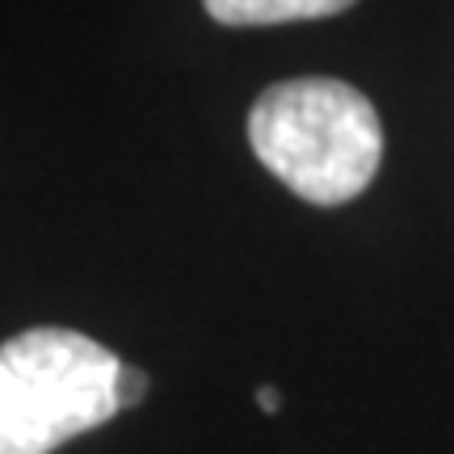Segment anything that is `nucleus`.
I'll list each match as a JSON object with an SVG mask.
<instances>
[{
    "label": "nucleus",
    "instance_id": "nucleus-1",
    "mask_svg": "<svg viewBox=\"0 0 454 454\" xmlns=\"http://www.w3.org/2000/svg\"><path fill=\"white\" fill-rule=\"evenodd\" d=\"M257 160L311 207H340L379 173L383 127L354 84L303 76L270 84L248 114Z\"/></svg>",
    "mask_w": 454,
    "mask_h": 454
},
{
    "label": "nucleus",
    "instance_id": "nucleus-2",
    "mask_svg": "<svg viewBox=\"0 0 454 454\" xmlns=\"http://www.w3.org/2000/svg\"><path fill=\"white\" fill-rule=\"evenodd\" d=\"M122 362L76 328H26L0 345V454H51L118 417Z\"/></svg>",
    "mask_w": 454,
    "mask_h": 454
},
{
    "label": "nucleus",
    "instance_id": "nucleus-3",
    "mask_svg": "<svg viewBox=\"0 0 454 454\" xmlns=\"http://www.w3.org/2000/svg\"><path fill=\"white\" fill-rule=\"evenodd\" d=\"M202 4L223 26H282V21L345 13L354 0H202Z\"/></svg>",
    "mask_w": 454,
    "mask_h": 454
},
{
    "label": "nucleus",
    "instance_id": "nucleus-4",
    "mask_svg": "<svg viewBox=\"0 0 454 454\" xmlns=\"http://www.w3.org/2000/svg\"><path fill=\"white\" fill-rule=\"evenodd\" d=\"M144 395H147V374H144V371H135V366H127V362H122V371H118V408L139 404Z\"/></svg>",
    "mask_w": 454,
    "mask_h": 454
},
{
    "label": "nucleus",
    "instance_id": "nucleus-5",
    "mask_svg": "<svg viewBox=\"0 0 454 454\" xmlns=\"http://www.w3.org/2000/svg\"><path fill=\"white\" fill-rule=\"evenodd\" d=\"M257 404L265 408V412H278V408H282V395H278L274 387H261L257 391Z\"/></svg>",
    "mask_w": 454,
    "mask_h": 454
}]
</instances>
